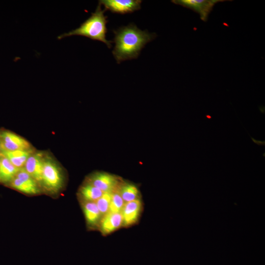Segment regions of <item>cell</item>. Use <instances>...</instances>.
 <instances>
[{
    "label": "cell",
    "instance_id": "9",
    "mask_svg": "<svg viewBox=\"0 0 265 265\" xmlns=\"http://www.w3.org/2000/svg\"><path fill=\"white\" fill-rule=\"evenodd\" d=\"M45 156L41 152H33L27 159L24 168L37 182L41 183Z\"/></svg>",
    "mask_w": 265,
    "mask_h": 265
},
{
    "label": "cell",
    "instance_id": "19",
    "mask_svg": "<svg viewBox=\"0 0 265 265\" xmlns=\"http://www.w3.org/2000/svg\"><path fill=\"white\" fill-rule=\"evenodd\" d=\"M250 137L252 139L253 142L254 143H255V144H256L257 145H259V146H260V145L265 146V140H264V141L257 140H256L255 139L253 138L251 136H250Z\"/></svg>",
    "mask_w": 265,
    "mask_h": 265
},
{
    "label": "cell",
    "instance_id": "2",
    "mask_svg": "<svg viewBox=\"0 0 265 265\" xmlns=\"http://www.w3.org/2000/svg\"><path fill=\"white\" fill-rule=\"evenodd\" d=\"M105 9L102 10L101 5L99 3L95 12L82 23L80 26L58 36L60 39L72 35H80L91 39L98 40L106 44L108 48L111 47V41L106 39L107 31L106 25L107 23V16H105Z\"/></svg>",
    "mask_w": 265,
    "mask_h": 265
},
{
    "label": "cell",
    "instance_id": "18",
    "mask_svg": "<svg viewBox=\"0 0 265 265\" xmlns=\"http://www.w3.org/2000/svg\"><path fill=\"white\" fill-rule=\"evenodd\" d=\"M112 192H104L101 197L95 202L102 216L108 212Z\"/></svg>",
    "mask_w": 265,
    "mask_h": 265
},
{
    "label": "cell",
    "instance_id": "12",
    "mask_svg": "<svg viewBox=\"0 0 265 265\" xmlns=\"http://www.w3.org/2000/svg\"><path fill=\"white\" fill-rule=\"evenodd\" d=\"M33 152L32 149L14 151L3 150L2 156L7 158L15 167L20 169L24 167L27 159Z\"/></svg>",
    "mask_w": 265,
    "mask_h": 265
},
{
    "label": "cell",
    "instance_id": "8",
    "mask_svg": "<svg viewBox=\"0 0 265 265\" xmlns=\"http://www.w3.org/2000/svg\"><path fill=\"white\" fill-rule=\"evenodd\" d=\"M0 140L2 150L14 151L31 149L30 144L23 137L13 132L4 130L0 131Z\"/></svg>",
    "mask_w": 265,
    "mask_h": 265
},
{
    "label": "cell",
    "instance_id": "15",
    "mask_svg": "<svg viewBox=\"0 0 265 265\" xmlns=\"http://www.w3.org/2000/svg\"><path fill=\"white\" fill-rule=\"evenodd\" d=\"M83 212L89 225L95 226L100 223L102 215L95 202H86L83 206Z\"/></svg>",
    "mask_w": 265,
    "mask_h": 265
},
{
    "label": "cell",
    "instance_id": "7",
    "mask_svg": "<svg viewBox=\"0 0 265 265\" xmlns=\"http://www.w3.org/2000/svg\"><path fill=\"white\" fill-rule=\"evenodd\" d=\"M140 0H101L99 3L103 5L106 10L112 13L125 14L133 12L141 8Z\"/></svg>",
    "mask_w": 265,
    "mask_h": 265
},
{
    "label": "cell",
    "instance_id": "14",
    "mask_svg": "<svg viewBox=\"0 0 265 265\" xmlns=\"http://www.w3.org/2000/svg\"><path fill=\"white\" fill-rule=\"evenodd\" d=\"M117 190L125 203L139 199V189L132 183L121 182Z\"/></svg>",
    "mask_w": 265,
    "mask_h": 265
},
{
    "label": "cell",
    "instance_id": "22",
    "mask_svg": "<svg viewBox=\"0 0 265 265\" xmlns=\"http://www.w3.org/2000/svg\"><path fill=\"white\" fill-rule=\"evenodd\" d=\"M1 156H0V160H1Z\"/></svg>",
    "mask_w": 265,
    "mask_h": 265
},
{
    "label": "cell",
    "instance_id": "16",
    "mask_svg": "<svg viewBox=\"0 0 265 265\" xmlns=\"http://www.w3.org/2000/svg\"><path fill=\"white\" fill-rule=\"evenodd\" d=\"M103 193L102 190L88 182L80 189V194L86 202H96Z\"/></svg>",
    "mask_w": 265,
    "mask_h": 265
},
{
    "label": "cell",
    "instance_id": "4",
    "mask_svg": "<svg viewBox=\"0 0 265 265\" xmlns=\"http://www.w3.org/2000/svg\"><path fill=\"white\" fill-rule=\"evenodd\" d=\"M13 188L27 194H36L40 192L37 182L25 170L21 168L9 183Z\"/></svg>",
    "mask_w": 265,
    "mask_h": 265
},
{
    "label": "cell",
    "instance_id": "3",
    "mask_svg": "<svg viewBox=\"0 0 265 265\" xmlns=\"http://www.w3.org/2000/svg\"><path fill=\"white\" fill-rule=\"evenodd\" d=\"M63 182L60 167L53 159L45 157L41 183L49 191L56 192L62 187Z\"/></svg>",
    "mask_w": 265,
    "mask_h": 265
},
{
    "label": "cell",
    "instance_id": "1",
    "mask_svg": "<svg viewBox=\"0 0 265 265\" xmlns=\"http://www.w3.org/2000/svg\"><path fill=\"white\" fill-rule=\"evenodd\" d=\"M115 46L112 54L117 63L138 57L141 50L157 36L155 33L139 29L133 24L113 30Z\"/></svg>",
    "mask_w": 265,
    "mask_h": 265
},
{
    "label": "cell",
    "instance_id": "20",
    "mask_svg": "<svg viewBox=\"0 0 265 265\" xmlns=\"http://www.w3.org/2000/svg\"><path fill=\"white\" fill-rule=\"evenodd\" d=\"M2 151L3 150L2 148L0 140V156H2Z\"/></svg>",
    "mask_w": 265,
    "mask_h": 265
},
{
    "label": "cell",
    "instance_id": "21",
    "mask_svg": "<svg viewBox=\"0 0 265 265\" xmlns=\"http://www.w3.org/2000/svg\"><path fill=\"white\" fill-rule=\"evenodd\" d=\"M206 117L208 119H211V118H212V116H210V115H206Z\"/></svg>",
    "mask_w": 265,
    "mask_h": 265
},
{
    "label": "cell",
    "instance_id": "11",
    "mask_svg": "<svg viewBox=\"0 0 265 265\" xmlns=\"http://www.w3.org/2000/svg\"><path fill=\"white\" fill-rule=\"evenodd\" d=\"M99 224L100 230L105 235L115 231L123 224L121 213L108 212L102 216Z\"/></svg>",
    "mask_w": 265,
    "mask_h": 265
},
{
    "label": "cell",
    "instance_id": "6",
    "mask_svg": "<svg viewBox=\"0 0 265 265\" xmlns=\"http://www.w3.org/2000/svg\"><path fill=\"white\" fill-rule=\"evenodd\" d=\"M223 0H173L171 1L178 5L190 9L200 15L201 19L206 22L213 6Z\"/></svg>",
    "mask_w": 265,
    "mask_h": 265
},
{
    "label": "cell",
    "instance_id": "17",
    "mask_svg": "<svg viewBox=\"0 0 265 265\" xmlns=\"http://www.w3.org/2000/svg\"><path fill=\"white\" fill-rule=\"evenodd\" d=\"M124 204L125 203L117 188L112 192L108 212L113 213L121 212Z\"/></svg>",
    "mask_w": 265,
    "mask_h": 265
},
{
    "label": "cell",
    "instance_id": "5",
    "mask_svg": "<svg viewBox=\"0 0 265 265\" xmlns=\"http://www.w3.org/2000/svg\"><path fill=\"white\" fill-rule=\"evenodd\" d=\"M87 182L103 192H112L118 188L121 181L118 176L112 174L105 172H97L89 177Z\"/></svg>",
    "mask_w": 265,
    "mask_h": 265
},
{
    "label": "cell",
    "instance_id": "13",
    "mask_svg": "<svg viewBox=\"0 0 265 265\" xmlns=\"http://www.w3.org/2000/svg\"><path fill=\"white\" fill-rule=\"evenodd\" d=\"M19 170L7 158L2 156L0 163V183H9Z\"/></svg>",
    "mask_w": 265,
    "mask_h": 265
},
{
    "label": "cell",
    "instance_id": "10",
    "mask_svg": "<svg viewBox=\"0 0 265 265\" xmlns=\"http://www.w3.org/2000/svg\"><path fill=\"white\" fill-rule=\"evenodd\" d=\"M141 209L140 200L125 203L121 211V214L124 226H129L135 223L138 219Z\"/></svg>",
    "mask_w": 265,
    "mask_h": 265
}]
</instances>
